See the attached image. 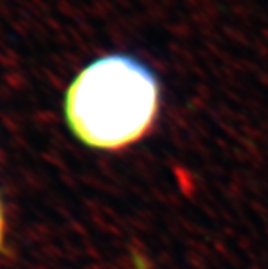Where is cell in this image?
Here are the masks:
<instances>
[{"label":"cell","instance_id":"2","mask_svg":"<svg viewBox=\"0 0 268 269\" xmlns=\"http://www.w3.org/2000/svg\"><path fill=\"white\" fill-rule=\"evenodd\" d=\"M134 268H136V269H149L147 263H145L142 256L137 255V253H134Z\"/></svg>","mask_w":268,"mask_h":269},{"label":"cell","instance_id":"3","mask_svg":"<svg viewBox=\"0 0 268 269\" xmlns=\"http://www.w3.org/2000/svg\"><path fill=\"white\" fill-rule=\"evenodd\" d=\"M2 231H3V221H2V209H0V242H2Z\"/></svg>","mask_w":268,"mask_h":269},{"label":"cell","instance_id":"1","mask_svg":"<svg viewBox=\"0 0 268 269\" xmlns=\"http://www.w3.org/2000/svg\"><path fill=\"white\" fill-rule=\"evenodd\" d=\"M160 112L155 73L131 55L92 61L67 92L65 115L71 131L89 147L118 150L141 140Z\"/></svg>","mask_w":268,"mask_h":269}]
</instances>
